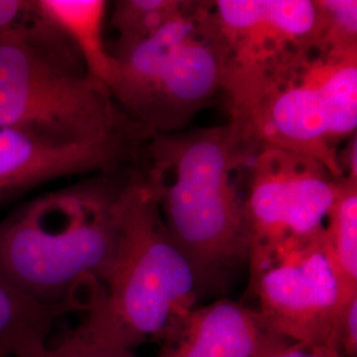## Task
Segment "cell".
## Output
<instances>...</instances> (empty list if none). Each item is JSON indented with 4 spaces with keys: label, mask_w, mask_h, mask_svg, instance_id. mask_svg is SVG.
<instances>
[{
    "label": "cell",
    "mask_w": 357,
    "mask_h": 357,
    "mask_svg": "<svg viewBox=\"0 0 357 357\" xmlns=\"http://www.w3.org/2000/svg\"><path fill=\"white\" fill-rule=\"evenodd\" d=\"M318 15L317 52L357 51L356 0H314Z\"/></svg>",
    "instance_id": "15"
},
{
    "label": "cell",
    "mask_w": 357,
    "mask_h": 357,
    "mask_svg": "<svg viewBox=\"0 0 357 357\" xmlns=\"http://www.w3.org/2000/svg\"><path fill=\"white\" fill-rule=\"evenodd\" d=\"M38 13L76 50L90 78L107 91L116 63L105 44L103 28L109 3L105 0H35Z\"/></svg>",
    "instance_id": "11"
},
{
    "label": "cell",
    "mask_w": 357,
    "mask_h": 357,
    "mask_svg": "<svg viewBox=\"0 0 357 357\" xmlns=\"http://www.w3.org/2000/svg\"><path fill=\"white\" fill-rule=\"evenodd\" d=\"M337 165L343 178L357 181V135L351 137L340 147L337 153Z\"/></svg>",
    "instance_id": "19"
},
{
    "label": "cell",
    "mask_w": 357,
    "mask_h": 357,
    "mask_svg": "<svg viewBox=\"0 0 357 357\" xmlns=\"http://www.w3.org/2000/svg\"><path fill=\"white\" fill-rule=\"evenodd\" d=\"M190 0H116L110 26L116 32L114 47L131 45L153 36L191 7Z\"/></svg>",
    "instance_id": "14"
},
{
    "label": "cell",
    "mask_w": 357,
    "mask_h": 357,
    "mask_svg": "<svg viewBox=\"0 0 357 357\" xmlns=\"http://www.w3.org/2000/svg\"><path fill=\"white\" fill-rule=\"evenodd\" d=\"M248 266L257 310L277 331L293 343L335 349L340 310L357 289L342 277L324 229L255 248Z\"/></svg>",
    "instance_id": "7"
},
{
    "label": "cell",
    "mask_w": 357,
    "mask_h": 357,
    "mask_svg": "<svg viewBox=\"0 0 357 357\" xmlns=\"http://www.w3.org/2000/svg\"><path fill=\"white\" fill-rule=\"evenodd\" d=\"M335 349L342 357L357 356V294L351 295L340 310L336 324Z\"/></svg>",
    "instance_id": "17"
},
{
    "label": "cell",
    "mask_w": 357,
    "mask_h": 357,
    "mask_svg": "<svg viewBox=\"0 0 357 357\" xmlns=\"http://www.w3.org/2000/svg\"><path fill=\"white\" fill-rule=\"evenodd\" d=\"M63 307L47 306L26 296L0 277V357H38L50 345Z\"/></svg>",
    "instance_id": "12"
},
{
    "label": "cell",
    "mask_w": 357,
    "mask_h": 357,
    "mask_svg": "<svg viewBox=\"0 0 357 357\" xmlns=\"http://www.w3.org/2000/svg\"><path fill=\"white\" fill-rule=\"evenodd\" d=\"M291 344L257 308L224 298L196 307L156 357H270Z\"/></svg>",
    "instance_id": "10"
},
{
    "label": "cell",
    "mask_w": 357,
    "mask_h": 357,
    "mask_svg": "<svg viewBox=\"0 0 357 357\" xmlns=\"http://www.w3.org/2000/svg\"><path fill=\"white\" fill-rule=\"evenodd\" d=\"M224 50L222 91L229 121L317 51L314 0H216Z\"/></svg>",
    "instance_id": "6"
},
{
    "label": "cell",
    "mask_w": 357,
    "mask_h": 357,
    "mask_svg": "<svg viewBox=\"0 0 357 357\" xmlns=\"http://www.w3.org/2000/svg\"><path fill=\"white\" fill-rule=\"evenodd\" d=\"M109 93L144 132L183 131L222 91L224 50L212 1H192L153 36L110 50Z\"/></svg>",
    "instance_id": "5"
},
{
    "label": "cell",
    "mask_w": 357,
    "mask_h": 357,
    "mask_svg": "<svg viewBox=\"0 0 357 357\" xmlns=\"http://www.w3.org/2000/svg\"><path fill=\"white\" fill-rule=\"evenodd\" d=\"M36 17L35 0H0V38L31 26Z\"/></svg>",
    "instance_id": "18"
},
{
    "label": "cell",
    "mask_w": 357,
    "mask_h": 357,
    "mask_svg": "<svg viewBox=\"0 0 357 357\" xmlns=\"http://www.w3.org/2000/svg\"><path fill=\"white\" fill-rule=\"evenodd\" d=\"M246 165L250 250L324 229L340 178L312 158L277 147L258 149Z\"/></svg>",
    "instance_id": "8"
},
{
    "label": "cell",
    "mask_w": 357,
    "mask_h": 357,
    "mask_svg": "<svg viewBox=\"0 0 357 357\" xmlns=\"http://www.w3.org/2000/svg\"><path fill=\"white\" fill-rule=\"evenodd\" d=\"M137 176L114 167L13 208L0 220V277L38 303L88 312L121 253Z\"/></svg>",
    "instance_id": "1"
},
{
    "label": "cell",
    "mask_w": 357,
    "mask_h": 357,
    "mask_svg": "<svg viewBox=\"0 0 357 357\" xmlns=\"http://www.w3.org/2000/svg\"><path fill=\"white\" fill-rule=\"evenodd\" d=\"M270 357H342L335 349L318 345L294 344Z\"/></svg>",
    "instance_id": "20"
},
{
    "label": "cell",
    "mask_w": 357,
    "mask_h": 357,
    "mask_svg": "<svg viewBox=\"0 0 357 357\" xmlns=\"http://www.w3.org/2000/svg\"><path fill=\"white\" fill-rule=\"evenodd\" d=\"M200 299L187 258L172 243L153 192L137 176L128 195L123 243L105 293L75 331L134 351L172 340Z\"/></svg>",
    "instance_id": "3"
},
{
    "label": "cell",
    "mask_w": 357,
    "mask_h": 357,
    "mask_svg": "<svg viewBox=\"0 0 357 357\" xmlns=\"http://www.w3.org/2000/svg\"><path fill=\"white\" fill-rule=\"evenodd\" d=\"M146 181L200 298L224 293L249 262L250 236L234 172L250 155L229 123L153 134Z\"/></svg>",
    "instance_id": "2"
},
{
    "label": "cell",
    "mask_w": 357,
    "mask_h": 357,
    "mask_svg": "<svg viewBox=\"0 0 357 357\" xmlns=\"http://www.w3.org/2000/svg\"><path fill=\"white\" fill-rule=\"evenodd\" d=\"M0 126L64 144L143 131L38 13L31 26L0 38Z\"/></svg>",
    "instance_id": "4"
},
{
    "label": "cell",
    "mask_w": 357,
    "mask_h": 357,
    "mask_svg": "<svg viewBox=\"0 0 357 357\" xmlns=\"http://www.w3.org/2000/svg\"><path fill=\"white\" fill-rule=\"evenodd\" d=\"M38 357H137L134 351L101 344L77 333H68L57 344L48 345Z\"/></svg>",
    "instance_id": "16"
},
{
    "label": "cell",
    "mask_w": 357,
    "mask_h": 357,
    "mask_svg": "<svg viewBox=\"0 0 357 357\" xmlns=\"http://www.w3.org/2000/svg\"><path fill=\"white\" fill-rule=\"evenodd\" d=\"M324 237L345 283L357 289V181L340 178L326 217Z\"/></svg>",
    "instance_id": "13"
},
{
    "label": "cell",
    "mask_w": 357,
    "mask_h": 357,
    "mask_svg": "<svg viewBox=\"0 0 357 357\" xmlns=\"http://www.w3.org/2000/svg\"><path fill=\"white\" fill-rule=\"evenodd\" d=\"M138 135L64 144L0 126V206L52 180L123 166Z\"/></svg>",
    "instance_id": "9"
}]
</instances>
